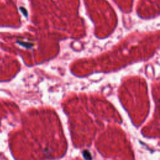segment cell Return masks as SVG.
<instances>
[{
    "instance_id": "cell-1",
    "label": "cell",
    "mask_w": 160,
    "mask_h": 160,
    "mask_svg": "<svg viewBox=\"0 0 160 160\" xmlns=\"http://www.w3.org/2000/svg\"><path fill=\"white\" fill-rule=\"evenodd\" d=\"M83 156H84V158H85L86 160H91V159H92L90 153H89V151H88V150H85V151H83Z\"/></svg>"
}]
</instances>
